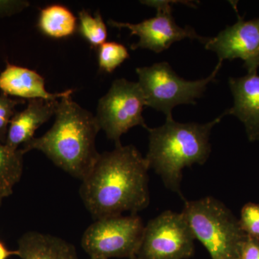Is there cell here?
Returning a JSON list of instances; mask_svg holds the SVG:
<instances>
[{"label": "cell", "instance_id": "6da1fadb", "mask_svg": "<svg viewBox=\"0 0 259 259\" xmlns=\"http://www.w3.org/2000/svg\"><path fill=\"white\" fill-rule=\"evenodd\" d=\"M146 158L134 146L115 145V149L100 153L95 166L81 181L79 194L95 221L137 214L150 202Z\"/></svg>", "mask_w": 259, "mask_h": 259}, {"label": "cell", "instance_id": "7a4b0ae2", "mask_svg": "<svg viewBox=\"0 0 259 259\" xmlns=\"http://www.w3.org/2000/svg\"><path fill=\"white\" fill-rule=\"evenodd\" d=\"M71 95L59 99L52 127L20 149L24 154L41 151L56 166L82 181L100 156L95 141L100 127L95 115L74 102Z\"/></svg>", "mask_w": 259, "mask_h": 259}, {"label": "cell", "instance_id": "3957f363", "mask_svg": "<svg viewBox=\"0 0 259 259\" xmlns=\"http://www.w3.org/2000/svg\"><path fill=\"white\" fill-rule=\"evenodd\" d=\"M224 116L225 112L204 124L182 123L168 117L160 127L146 129L149 145L145 158L148 166L161 177L166 189L181 198L184 199L181 191L182 171L186 167L203 165L207 161L211 152V131Z\"/></svg>", "mask_w": 259, "mask_h": 259}, {"label": "cell", "instance_id": "277c9868", "mask_svg": "<svg viewBox=\"0 0 259 259\" xmlns=\"http://www.w3.org/2000/svg\"><path fill=\"white\" fill-rule=\"evenodd\" d=\"M182 212L211 258L239 259L246 234L239 220L222 202L212 197L185 200Z\"/></svg>", "mask_w": 259, "mask_h": 259}, {"label": "cell", "instance_id": "5b68a950", "mask_svg": "<svg viewBox=\"0 0 259 259\" xmlns=\"http://www.w3.org/2000/svg\"><path fill=\"white\" fill-rule=\"evenodd\" d=\"M218 61L214 71L207 77L187 81L180 77L167 62L156 63L151 66L136 69L140 87L144 93L146 107L172 117V110L180 105H196L209 83L215 80L222 66Z\"/></svg>", "mask_w": 259, "mask_h": 259}, {"label": "cell", "instance_id": "8992f818", "mask_svg": "<svg viewBox=\"0 0 259 259\" xmlns=\"http://www.w3.org/2000/svg\"><path fill=\"white\" fill-rule=\"evenodd\" d=\"M145 226L137 214L97 220L87 228L81 244L90 258L109 259L136 256Z\"/></svg>", "mask_w": 259, "mask_h": 259}, {"label": "cell", "instance_id": "52a82bcc", "mask_svg": "<svg viewBox=\"0 0 259 259\" xmlns=\"http://www.w3.org/2000/svg\"><path fill=\"white\" fill-rule=\"evenodd\" d=\"M144 107L146 100L139 83L116 79L99 100L95 117L107 139L119 145L122 135L132 127L148 128L142 115Z\"/></svg>", "mask_w": 259, "mask_h": 259}, {"label": "cell", "instance_id": "ba28073f", "mask_svg": "<svg viewBox=\"0 0 259 259\" xmlns=\"http://www.w3.org/2000/svg\"><path fill=\"white\" fill-rule=\"evenodd\" d=\"M194 238L182 212H162L145 226L134 259H187L194 252Z\"/></svg>", "mask_w": 259, "mask_h": 259}, {"label": "cell", "instance_id": "9c48e42d", "mask_svg": "<svg viewBox=\"0 0 259 259\" xmlns=\"http://www.w3.org/2000/svg\"><path fill=\"white\" fill-rule=\"evenodd\" d=\"M142 4L156 9V16L137 24L108 20L113 28L127 29L131 35H137L139 41L131 46L132 50L148 49L156 54L167 50L172 44L184 39H197L204 44L207 37L200 36L190 26H179L172 16L173 1H141Z\"/></svg>", "mask_w": 259, "mask_h": 259}, {"label": "cell", "instance_id": "30bf717a", "mask_svg": "<svg viewBox=\"0 0 259 259\" xmlns=\"http://www.w3.org/2000/svg\"><path fill=\"white\" fill-rule=\"evenodd\" d=\"M207 50L218 56L219 61L241 59L248 73L257 72L259 68V18L245 20L238 15V21L227 27L204 42Z\"/></svg>", "mask_w": 259, "mask_h": 259}, {"label": "cell", "instance_id": "8fae6325", "mask_svg": "<svg viewBox=\"0 0 259 259\" xmlns=\"http://www.w3.org/2000/svg\"><path fill=\"white\" fill-rule=\"evenodd\" d=\"M229 86L234 104L225 111L235 116L244 125L250 142L259 141V75L248 73L241 77H231Z\"/></svg>", "mask_w": 259, "mask_h": 259}, {"label": "cell", "instance_id": "7c38bea8", "mask_svg": "<svg viewBox=\"0 0 259 259\" xmlns=\"http://www.w3.org/2000/svg\"><path fill=\"white\" fill-rule=\"evenodd\" d=\"M57 100L35 99L28 100V105L16 112L10 121L5 145L13 151L33 139L35 131L55 115Z\"/></svg>", "mask_w": 259, "mask_h": 259}, {"label": "cell", "instance_id": "4fadbf2b", "mask_svg": "<svg viewBox=\"0 0 259 259\" xmlns=\"http://www.w3.org/2000/svg\"><path fill=\"white\" fill-rule=\"evenodd\" d=\"M0 90L8 96L28 99L57 100L73 94L74 90L51 93L46 88L45 79L35 71L7 62L5 69L0 73Z\"/></svg>", "mask_w": 259, "mask_h": 259}, {"label": "cell", "instance_id": "5bb4252c", "mask_svg": "<svg viewBox=\"0 0 259 259\" xmlns=\"http://www.w3.org/2000/svg\"><path fill=\"white\" fill-rule=\"evenodd\" d=\"M18 251L21 259H79L71 243L36 231L28 232L20 238Z\"/></svg>", "mask_w": 259, "mask_h": 259}, {"label": "cell", "instance_id": "9a60e30c", "mask_svg": "<svg viewBox=\"0 0 259 259\" xmlns=\"http://www.w3.org/2000/svg\"><path fill=\"white\" fill-rule=\"evenodd\" d=\"M38 25L48 36L62 38L74 33L76 29V18L66 7L51 5L40 10Z\"/></svg>", "mask_w": 259, "mask_h": 259}, {"label": "cell", "instance_id": "2e32d148", "mask_svg": "<svg viewBox=\"0 0 259 259\" xmlns=\"http://www.w3.org/2000/svg\"><path fill=\"white\" fill-rule=\"evenodd\" d=\"M23 156L20 148L13 151L0 142V193L4 198L13 194L15 185L21 179Z\"/></svg>", "mask_w": 259, "mask_h": 259}, {"label": "cell", "instance_id": "e0dca14e", "mask_svg": "<svg viewBox=\"0 0 259 259\" xmlns=\"http://www.w3.org/2000/svg\"><path fill=\"white\" fill-rule=\"evenodd\" d=\"M79 18V31L92 46L99 48L105 44L107 37V26L99 10L94 16L87 10H81Z\"/></svg>", "mask_w": 259, "mask_h": 259}, {"label": "cell", "instance_id": "ac0fdd59", "mask_svg": "<svg viewBox=\"0 0 259 259\" xmlns=\"http://www.w3.org/2000/svg\"><path fill=\"white\" fill-rule=\"evenodd\" d=\"M128 58V51L118 42H105L99 47V66L105 72L112 73Z\"/></svg>", "mask_w": 259, "mask_h": 259}, {"label": "cell", "instance_id": "d6986e66", "mask_svg": "<svg viewBox=\"0 0 259 259\" xmlns=\"http://www.w3.org/2000/svg\"><path fill=\"white\" fill-rule=\"evenodd\" d=\"M239 223L247 236L259 241V204H245L241 209Z\"/></svg>", "mask_w": 259, "mask_h": 259}, {"label": "cell", "instance_id": "ffe728a7", "mask_svg": "<svg viewBox=\"0 0 259 259\" xmlns=\"http://www.w3.org/2000/svg\"><path fill=\"white\" fill-rule=\"evenodd\" d=\"M23 100H14L4 93L0 94V142L5 144L10 121L16 113L15 108L25 104Z\"/></svg>", "mask_w": 259, "mask_h": 259}, {"label": "cell", "instance_id": "44dd1931", "mask_svg": "<svg viewBox=\"0 0 259 259\" xmlns=\"http://www.w3.org/2000/svg\"><path fill=\"white\" fill-rule=\"evenodd\" d=\"M29 6L26 0H0V18L18 14Z\"/></svg>", "mask_w": 259, "mask_h": 259}, {"label": "cell", "instance_id": "7402d4cb", "mask_svg": "<svg viewBox=\"0 0 259 259\" xmlns=\"http://www.w3.org/2000/svg\"><path fill=\"white\" fill-rule=\"evenodd\" d=\"M239 259H259V241L246 235L242 245Z\"/></svg>", "mask_w": 259, "mask_h": 259}, {"label": "cell", "instance_id": "603a6c76", "mask_svg": "<svg viewBox=\"0 0 259 259\" xmlns=\"http://www.w3.org/2000/svg\"><path fill=\"white\" fill-rule=\"evenodd\" d=\"M18 255V250H10L5 247V245L0 241V259H8L11 255Z\"/></svg>", "mask_w": 259, "mask_h": 259}, {"label": "cell", "instance_id": "cb8c5ba5", "mask_svg": "<svg viewBox=\"0 0 259 259\" xmlns=\"http://www.w3.org/2000/svg\"><path fill=\"white\" fill-rule=\"evenodd\" d=\"M3 198H4V197H3V196L2 195L1 193H0V204H1L2 201H3Z\"/></svg>", "mask_w": 259, "mask_h": 259}, {"label": "cell", "instance_id": "d4e9b609", "mask_svg": "<svg viewBox=\"0 0 259 259\" xmlns=\"http://www.w3.org/2000/svg\"><path fill=\"white\" fill-rule=\"evenodd\" d=\"M89 259H101V258H90Z\"/></svg>", "mask_w": 259, "mask_h": 259}]
</instances>
